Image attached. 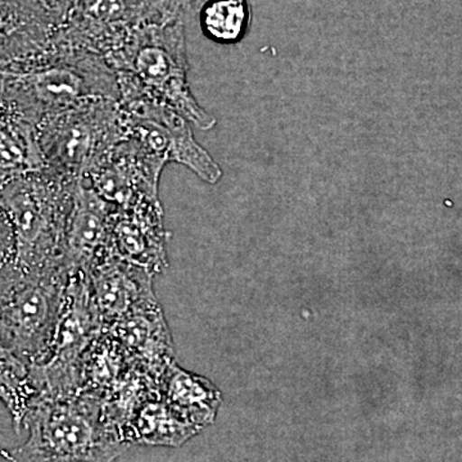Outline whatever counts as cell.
I'll use <instances>...</instances> for the list:
<instances>
[{
    "label": "cell",
    "mask_w": 462,
    "mask_h": 462,
    "mask_svg": "<svg viewBox=\"0 0 462 462\" xmlns=\"http://www.w3.org/2000/svg\"><path fill=\"white\" fill-rule=\"evenodd\" d=\"M2 96L36 125L100 100H120L117 74L100 54L75 47L56 33L50 47L23 65L0 71Z\"/></svg>",
    "instance_id": "obj_1"
},
{
    "label": "cell",
    "mask_w": 462,
    "mask_h": 462,
    "mask_svg": "<svg viewBox=\"0 0 462 462\" xmlns=\"http://www.w3.org/2000/svg\"><path fill=\"white\" fill-rule=\"evenodd\" d=\"M105 60L117 74L120 91L161 103L203 132L217 124L191 93L184 21L145 18Z\"/></svg>",
    "instance_id": "obj_2"
},
{
    "label": "cell",
    "mask_w": 462,
    "mask_h": 462,
    "mask_svg": "<svg viewBox=\"0 0 462 462\" xmlns=\"http://www.w3.org/2000/svg\"><path fill=\"white\" fill-rule=\"evenodd\" d=\"M23 428L25 442L0 451L5 462H115L130 447L89 394L36 398Z\"/></svg>",
    "instance_id": "obj_3"
},
{
    "label": "cell",
    "mask_w": 462,
    "mask_h": 462,
    "mask_svg": "<svg viewBox=\"0 0 462 462\" xmlns=\"http://www.w3.org/2000/svg\"><path fill=\"white\" fill-rule=\"evenodd\" d=\"M75 187L76 181L47 167L0 184V205L14 231V266L21 272L66 269V229Z\"/></svg>",
    "instance_id": "obj_4"
},
{
    "label": "cell",
    "mask_w": 462,
    "mask_h": 462,
    "mask_svg": "<svg viewBox=\"0 0 462 462\" xmlns=\"http://www.w3.org/2000/svg\"><path fill=\"white\" fill-rule=\"evenodd\" d=\"M69 273H0V345L29 365L45 360L56 331Z\"/></svg>",
    "instance_id": "obj_5"
},
{
    "label": "cell",
    "mask_w": 462,
    "mask_h": 462,
    "mask_svg": "<svg viewBox=\"0 0 462 462\" xmlns=\"http://www.w3.org/2000/svg\"><path fill=\"white\" fill-rule=\"evenodd\" d=\"M45 166L78 181L124 139L117 100L88 103L42 120L38 125Z\"/></svg>",
    "instance_id": "obj_6"
},
{
    "label": "cell",
    "mask_w": 462,
    "mask_h": 462,
    "mask_svg": "<svg viewBox=\"0 0 462 462\" xmlns=\"http://www.w3.org/2000/svg\"><path fill=\"white\" fill-rule=\"evenodd\" d=\"M103 331L88 275L69 273L50 354L42 363L30 365L38 397H71L80 393L85 352Z\"/></svg>",
    "instance_id": "obj_7"
},
{
    "label": "cell",
    "mask_w": 462,
    "mask_h": 462,
    "mask_svg": "<svg viewBox=\"0 0 462 462\" xmlns=\"http://www.w3.org/2000/svg\"><path fill=\"white\" fill-rule=\"evenodd\" d=\"M125 136L166 165L179 163L196 173L200 180L217 184L223 169L194 138L191 124L173 109L134 91H120Z\"/></svg>",
    "instance_id": "obj_8"
},
{
    "label": "cell",
    "mask_w": 462,
    "mask_h": 462,
    "mask_svg": "<svg viewBox=\"0 0 462 462\" xmlns=\"http://www.w3.org/2000/svg\"><path fill=\"white\" fill-rule=\"evenodd\" d=\"M169 236L160 197H138L116 209L109 256L160 275L169 267Z\"/></svg>",
    "instance_id": "obj_9"
},
{
    "label": "cell",
    "mask_w": 462,
    "mask_h": 462,
    "mask_svg": "<svg viewBox=\"0 0 462 462\" xmlns=\"http://www.w3.org/2000/svg\"><path fill=\"white\" fill-rule=\"evenodd\" d=\"M166 163L133 139L124 136L81 181L116 207L142 196L160 197Z\"/></svg>",
    "instance_id": "obj_10"
},
{
    "label": "cell",
    "mask_w": 462,
    "mask_h": 462,
    "mask_svg": "<svg viewBox=\"0 0 462 462\" xmlns=\"http://www.w3.org/2000/svg\"><path fill=\"white\" fill-rule=\"evenodd\" d=\"M145 11L147 0H75L57 33L69 44L106 58L144 20Z\"/></svg>",
    "instance_id": "obj_11"
},
{
    "label": "cell",
    "mask_w": 462,
    "mask_h": 462,
    "mask_svg": "<svg viewBox=\"0 0 462 462\" xmlns=\"http://www.w3.org/2000/svg\"><path fill=\"white\" fill-rule=\"evenodd\" d=\"M117 207L81 180L67 223L63 263L69 273H85L109 256L112 221Z\"/></svg>",
    "instance_id": "obj_12"
},
{
    "label": "cell",
    "mask_w": 462,
    "mask_h": 462,
    "mask_svg": "<svg viewBox=\"0 0 462 462\" xmlns=\"http://www.w3.org/2000/svg\"><path fill=\"white\" fill-rule=\"evenodd\" d=\"M154 276L114 256L106 257L88 273L91 298L105 331L132 312L156 302Z\"/></svg>",
    "instance_id": "obj_13"
},
{
    "label": "cell",
    "mask_w": 462,
    "mask_h": 462,
    "mask_svg": "<svg viewBox=\"0 0 462 462\" xmlns=\"http://www.w3.org/2000/svg\"><path fill=\"white\" fill-rule=\"evenodd\" d=\"M60 26L39 0H0V71L42 53Z\"/></svg>",
    "instance_id": "obj_14"
},
{
    "label": "cell",
    "mask_w": 462,
    "mask_h": 462,
    "mask_svg": "<svg viewBox=\"0 0 462 462\" xmlns=\"http://www.w3.org/2000/svg\"><path fill=\"white\" fill-rule=\"evenodd\" d=\"M130 360L160 382L175 361L171 330L160 300L136 310L107 330Z\"/></svg>",
    "instance_id": "obj_15"
},
{
    "label": "cell",
    "mask_w": 462,
    "mask_h": 462,
    "mask_svg": "<svg viewBox=\"0 0 462 462\" xmlns=\"http://www.w3.org/2000/svg\"><path fill=\"white\" fill-rule=\"evenodd\" d=\"M45 167L38 125L0 93V184Z\"/></svg>",
    "instance_id": "obj_16"
},
{
    "label": "cell",
    "mask_w": 462,
    "mask_h": 462,
    "mask_svg": "<svg viewBox=\"0 0 462 462\" xmlns=\"http://www.w3.org/2000/svg\"><path fill=\"white\" fill-rule=\"evenodd\" d=\"M200 431L157 394L134 413L121 438L129 446L180 447Z\"/></svg>",
    "instance_id": "obj_17"
},
{
    "label": "cell",
    "mask_w": 462,
    "mask_h": 462,
    "mask_svg": "<svg viewBox=\"0 0 462 462\" xmlns=\"http://www.w3.org/2000/svg\"><path fill=\"white\" fill-rule=\"evenodd\" d=\"M158 384L161 397L200 430L215 421L221 393L208 379L182 369L173 361Z\"/></svg>",
    "instance_id": "obj_18"
},
{
    "label": "cell",
    "mask_w": 462,
    "mask_h": 462,
    "mask_svg": "<svg viewBox=\"0 0 462 462\" xmlns=\"http://www.w3.org/2000/svg\"><path fill=\"white\" fill-rule=\"evenodd\" d=\"M132 364L117 340L108 331H103L85 352L81 363L80 393L103 400Z\"/></svg>",
    "instance_id": "obj_19"
},
{
    "label": "cell",
    "mask_w": 462,
    "mask_h": 462,
    "mask_svg": "<svg viewBox=\"0 0 462 462\" xmlns=\"http://www.w3.org/2000/svg\"><path fill=\"white\" fill-rule=\"evenodd\" d=\"M38 398L30 365L0 345V401L11 413L14 430H23V421Z\"/></svg>",
    "instance_id": "obj_20"
},
{
    "label": "cell",
    "mask_w": 462,
    "mask_h": 462,
    "mask_svg": "<svg viewBox=\"0 0 462 462\" xmlns=\"http://www.w3.org/2000/svg\"><path fill=\"white\" fill-rule=\"evenodd\" d=\"M199 25L209 41L236 44L245 38L252 23L248 0H209L199 14Z\"/></svg>",
    "instance_id": "obj_21"
},
{
    "label": "cell",
    "mask_w": 462,
    "mask_h": 462,
    "mask_svg": "<svg viewBox=\"0 0 462 462\" xmlns=\"http://www.w3.org/2000/svg\"><path fill=\"white\" fill-rule=\"evenodd\" d=\"M209 0H147L145 18H169L187 21L199 16L200 9Z\"/></svg>",
    "instance_id": "obj_22"
},
{
    "label": "cell",
    "mask_w": 462,
    "mask_h": 462,
    "mask_svg": "<svg viewBox=\"0 0 462 462\" xmlns=\"http://www.w3.org/2000/svg\"><path fill=\"white\" fill-rule=\"evenodd\" d=\"M16 249H14V236L11 224L5 209L0 205V273L14 266Z\"/></svg>",
    "instance_id": "obj_23"
},
{
    "label": "cell",
    "mask_w": 462,
    "mask_h": 462,
    "mask_svg": "<svg viewBox=\"0 0 462 462\" xmlns=\"http://www.w3.org/2000/svg\"><path fill=\"white\" fill-rule=\"evenodd\" d=\"M39 2H41L45 8L50 9L51 14L62 23L69 9L74 5L75 0H39Z\"/></svg>",
    "instance_id": "obj_24"
},
{
    "label": "cell",
    "mask_w": 462,
    "mask_h": 462,
    "mask_svg": "<svg viewBox=\"0 0 462 462\" xmlns=\"http://www.w3.org/2000/svg\"><path fill=\"white\" fill-rule=\"evenodd\" d=\"M0 93H2V81H0Z\"/></svg>",
    "instance_id": "obj_25"
}]
</instances>
